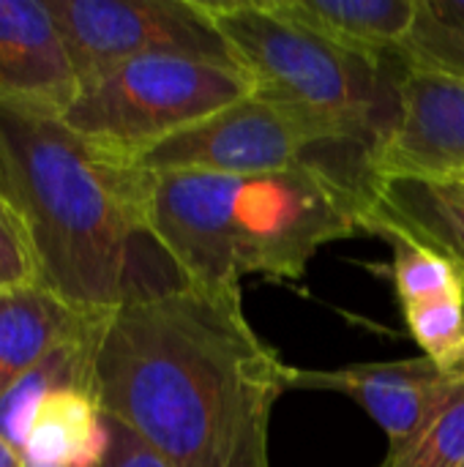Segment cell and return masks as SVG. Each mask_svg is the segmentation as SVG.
I'll use <instances>...</instances> for the list:
<instances>
[{"mask_svg": "<svg viewBox=\"0 0 464 467\" xmlns=\"http://www.w3.org/2000/svg\"><path fill=\"white\" fill-rule=\"evenodd\" d=\"M293 372L249 326L241 287L137 290L96 350L104 413L172 467H271V413Z\"/></svg>", "mask_w": 464, "mask_h": 467, "instance_id": "cell-1", "label": "cell"}, {"mask_svg": "<svg viewBox=\"0 0 464 467\" xmlns=\"http://www.w3.org/2000/svg\"><path fill=\"white\" fill-rule=\"evenodd\" d=\"M369 178L317 159L263 175L148 172L145 235L197 287L298 279L320 246L366 233Z\"/></svg>", "mask_w": 464, "mask_h": 467, "instance_id": "cell-2", "label": "cell"}, {"mask_svg": "<svg viewBox=\"0 0 464 467\" xmlns=\"http://www.w3.org/2000/svg\"><path fill=\"white\" fill-rule=\"evenodd\" d=\"M0 150L27 219L41 282L88 315H109L137 287L148 170L79 137L57 112L0 101Z\"/></svg>", "mask_w": 464, "mask_h": 467, "instance_id": "cell-3", "label": "cell"}, {"mask_svg": "<svg viewBox=\"0 0 464 467\" xmlns=\"http://www.w3.org/2000/svg\"><path fill=\"white\" fill-rule=\"evenodd\" d=\"M202 5L257 96L334 126L345 142L372 156L397 107V79L388 85L383 77L386 60L334 44L279 11L273 0H202Z\"/></svg>", "mask_w": 464, "mask_h": 467, "instance_id": "cell-4", "label": "cell"}, {"mask_svg": "<svg viewBox=\"0 0 464 467\" xmlns=\"http://www.w3.org/2000/svg\"><path fill=\"white\" fill-rule=\"evenodd\" d=\"M252 93L254 82L238 66L145 55L85 82L60 118L96 148L131 161Z\"/></svg>", "mask_w": 464, "mask_h": 467, "instance_id": "cell-5", "label": "cell"}, {"mask_svg": "<svg viewBox=\"0 0 464 467\" xmlns=\"http://www.w3.org/2000/svg\"><path fill=\"white\" fill-rule=\"evenodd\" d=\"M96 326L49 353L0 400V435L25 467H101L112 421L96 394Z\"/></svg>", "mask_w": 464, "mask_h": 467, "instance_id": "cell-6", "label": "cell"}, {"mask_svg": "<svg viewBox=\"0 0 464 467\" xmlns=\"http://www.w3.org/2000/svg\"><path fill=\"white\" fill-rule=\"evenodd\" d=\"M323 145L361 150L345 142L334 126L295 107L252 93L222 112L156 142L131 161L148 172L263 175L314 161L309 150Z\"/></svg>", "mask_w": 464, "mask_h": 467, "instance_id": "cell-7", "label": "cell"}, {"mask_svg": "<svg viewBox=\"0 0 464 467\" xmlns=\"http://www.w3.org/2000/svg\"><path fill=\"white\" fill-rule=\"evenodd\" d=\"M49 5L79 88L145 55L238 66L202 0H49Z\"/></svg>", "mask_w": 464, "mask_h": 467, "instance_id": "cell-8", "label": "cell"}, {"mask_svg": "<svg viewBox=\"0 0 464 467\" xmlns=\"http://www.w3.org/2000/svg\"><path fill=\"white\" fill-rule=\"evenodd\" d=\"M369 172L464 178V82L399 71L394 120L369 156Z\"/></svg>", "mask_w": 464, "mask_h": 467, "instance_id": "cell-9", "label": "cell"}, {"mask_svg": "<svg viewBox=\"0 0 464 467\" xmlns=\"http://www.w3.org/2000/svg\"><path fill=\"white\" fill-rule=\"evenodd\" d=\"M462 383L464 372H446L427 356L388 364H353L334 372H293V389L334 391L356 400L388 435V454L410 446Z\"/></svg>", "mask_w": 464, "mask_h": 467, "instance_id": "cell-10", "label": "cell"}, {"mask_svg": "<svg viewBox=\"0 0 464 467\" xmlns=\"http://www.w3.org/2000/svg\"><path fill=\"white\" fill-rule=\"evenodd\" d=\"M77 93L49 0H0V101L63 115Z\"/></svg>", "mask_w": 464, "mask_h": 467, "instance_id": "cell-11", "label": "cell"}, {"mask_svg": "<svg viewBox=\"0 0 464 467\" xmlns=\"http://www.w3.org/2000/svg\"><path fill=\"white\" fill-rule=\"evenodd\" d=\"M107 315H88L44 285L0 293V400L49 353Z\"/></svg>", "mask_w": 464, "mask_h": 467, "instance_id": "cell-12", "label": "cell"}, {"mask_svg": "<svg viewBox=\"0 0 464 467\" xmlns=\"http://www.w3.org/2000/svg\"><path fill=\"white\" fill-rule=\"evenodd\" d=\"M369 227H391L416 244L443 254L464 282V208L418 178H369Z\"/></svg>", "mask_w": 464, "mask_h": 467, "instance_id": "cell-13", "label": "cell"}, {"mask_svg": "<svg viewBox=\"0 0 464 467\" xmlns=\"http://www.w3.org/2000/svg\"><path fill=\"white\" fill-rule=\"evenodd\" d=\"M279 11L358 55L386 60L405 41L416 0H273Z\"/></svg>", "mask_w": 464, "mask_h": 467, "instance_id": "cell-14", "label": "cell"}, {"mask_svg": "<svg viewBox=\"0 0 464 467\" xmlns=\"http://www.w3.org/2000/svg\"><path fill=\"white\" fill-rule=\"evenodd\" d=\"M394 57L399 71L464 82V0H416L413 25Z\"/></svg>", "mask_w": 464, "mask_h": 467, "instance_id": "cell-15", "label": "cell"}, {"mask_svg": "<svg viewBox=\"0 0 464 467\" xmlns=\"http://www.w3.org/2000/svg\"><path fill=\"white\" fill-rule=\"evenodd\" d=\"M369 233H377L394 252V285L405 315L446 301H464L462 276L443 254L391 227H369Z\"/></svg>", "mask_w": 464, "mask_h": 467, "instance_id": "cell-16", "label": "cell"}, {"mask_svg": "<svg viewBox=\"0 0 464 467\" xmlns=\"http://www.w3.org/2000/svg\"><path fill=\"white\" fill-rule=\"evenodd\" d=\"M464 465V383L446 402L435 421L402 451L388 454L386 467H462Z\"/></svg>", "mask_w": 464, "mask_h": 467, "instance_id": "cell-17", "label": "cell"}, {"mask_svg": "<svg viewBox=\"0 0 464 467\" xmlns=\"http://www.w3.org/2000/svg\"><path fill=\"white\" fill-rule=\"evenodd\" d=\"M44 285L41 260L25 213L0 197V293Z\"/></svg>", "mask_w": 464, "mask_h": 467, "instance_id": "cell-18", "label": "cell"}, {"mask_svg": "<svg viewBox=\"0 0 464 467\" xmlns=\"http://www.w3.org/2000/svg\"><path fill=\"white\" fill-rule=\"evenodd\" d=\"M112 421V419H109ZM101 467H172L164 462L153 449H148L137 435H131L126 427L112 421V446Z\"/></svg>", "mask_w": 464, "mask_h": 467, "instance_id": "cell-19", "label": "cell"}, {"mask_svg": "<svg viewBox=\"0 0 464 467\" xmlns=\"http://www.w3.org/2000/svg\"><path fill=\"white\" fill-rule=\"evenodd\" d=\"M432 183L443 197H449L451 202L462 205L464 208V178H446V181H427Z\"/></svg>", "mask_w": 464, "mask_h": 467, "instance_id": "cell-20", "label": "cell"}, {"mask_svg": "<svg viewBox=\"0 0 464 467\" xmlns=\"http://www.w3.org/2000/svg\"><path fill=\"white\" fill-rule=\"evenodd\" d=\"M0 197H5V200H11L16 205V192H14V183H11V175H8V167H5V159H3V150H0Z\"/></svg>", "mask_w": 464, "mask_h": 467, "instance_id": "cell-21", "label": "cell"}, {"mask_svg": "<svg viewBox=\"0 0 464 467\" xmlns=\"http://www.w3.org/2000/svg\"><path fill=\"white\" fill-rule=\"evenodd\" d=\"M462 467H464V465H462Z\"/></svg>", "mask_w": 464, "mask_h": 467, "instance_id": "cell-22", "label": "cell"}]
</instances>
